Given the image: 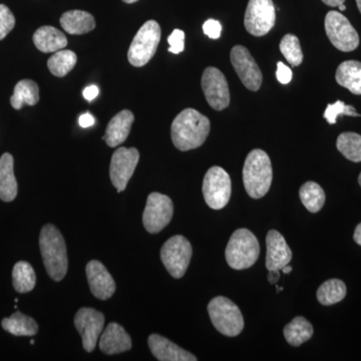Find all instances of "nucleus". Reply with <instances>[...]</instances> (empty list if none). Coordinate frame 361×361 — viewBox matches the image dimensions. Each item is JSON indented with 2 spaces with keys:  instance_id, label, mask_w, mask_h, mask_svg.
Masks as SVG:
<instances>
[{
  "instance_id": "43",
  "label": "nucleus",
  "mask_w": 361,
  "mask_h": 361,
  "mask_svg": "<svg viewBox=\"0 0 361 361\" xmlns=\"http://www.w3.org/2000/svg\"><path fill=\"white\" fill-rule=\"evenodd\" d=\"M353 239L358 245L361 246V223L356 227L355 235H353Z\"/></svg>"
},
{
  "instance_id": "22",
  "label": "nucleus",
  "mask_w": 361,
  "mask_h": 361,
  "mask_svg": "<svg viewBox=\"0 0 361 361\" xmlns=\"http://www.w3.org/2000/svg\"><path fill=\"white\" fill-rule=\"evenodd\" d=\"M18 196V182L13 171V157L6 153L0 158V199L11 202Z\"/></svg>"
},
{
  "instance_id": "36",
  "label": "nucleus",
  "mask_w": 361,
  "mask_h": 361,
  "mask_svg": "<svg viewBox=\"0 0 361 361\" xmlns=\"http://www.w3.org/2000/svg\"><path fill=\"white\" fill-rule=\"evenodd\" d=\"M185 32L180 30H175L168 37V42L170 44L169 51L172 54H180L185 49Z\"/></svg>"
},
{
  "instance_id": "15",
  "label": "nucleus",
  "mask_w": 361,
  "mask_h": 361,
  "mask_svg": "<svg viewBox=\"0 0 361 361\" xmlns=\"http://www.w3.org/2000/svg\"><path fill=\"white\" fill-rule=\"evenodd\" d=\"M104 316L94 308H80L75 316V326L82 339L87 353L96 348L97 339L103 334Z\"/></svg>"
},
{
  "instance_id": "13",
  "label": "nucleus",
  "mask_w": 361,
  "mask_h": 361,
  "mask_svg": "<svg viewBox=\"0 0 361 361\" xmlns=\"http://www.w3.org/2000/svg\"><path fill=\"white\" fill-rule=\"evenodd\" d=\"M230 59L242 84L249 90L257 92L262 85L263 75L248 49L242 45H236L232 49Z\"/></svg>"
},
{
  "instance_id": "26",
  "label": "nucleus",
  "mask_w": 361,
  "mask_h": 361,
  "mask_svg": "<svg viewBox=\"0 0 361 361\" xmlns=\"http://www.w3.org/2000/svg\"><path fill=\"white\" fill-rule=\"evenodd\" d=\"M39 85L32 80L18 82L14 87L13 96L11 97V106L16 110H20L25 104L35 106L39 103Z\"/></svg>"
},
{
  "instance_id": "4",
  "label": "nucleus",
  "mask_w": 361,
  "mask_h": 361,
  "mask_svg": "<svg viewBox=\"0 0 361 361\" xmlns=\"http://www.w3.org/2000/svg\"><path fill=\"white\" fill-rule=\"evenodd\" d=\"M260 245L255 235L248 229L236 230L228 242L225 256L228 265L235 270L248 269L255 264Z\"/></svg>"
},
{
  "instance_id": "27",
  "label": "nucleus",
  "mask_w": 361,
  "mask_h": 361,
  "mask_svg": "<svg viewBox=\"0 0 361 361\" xmlns=\"http://www.w3.org/2000/svg\"><path fill=\"white\" fill-rule=\"evenodd\" d=\"M313 336V326L302 316H297L285 326L284 336L292 346H300Z\"/></svg>"
},
{
  "instance_id": "38",
  "label": "nucleus",
  "mask_w": 361,
  "mask_h": 361,
  "mask_svg": "<svg viewBox=\"0 0 361 361\" xmlns=\"http://www.w3.org/2000/svg\"><path fill=\"white\" fill-rule=\"evenodd\" d=\"M276 78L278 82H281L282 85H287L291 82L292 71L282 61L277 63Z\"/></svg>"
},
{
  "instance_id": "24",
  "label": "nucleus",
  "mask_w": 361,
  "mask_h": 361,
  "mask_svg": "<svg viewBox=\"0 0 361 361\" xmlns=\"http://www.w3.org/2000/svg\"><path fill=\"white\" fill-rule=\"evenodd\" d=\"M337 84L345 87L353 94H361V63L346 61L337 68L336 75Z\"/></svg>"
},
{
  "instance_id": "19",
  "label": "nucleus",
  "mask_w": 361,
  "mask_h": 361,
  "mask_svg": "<svg viewBox=\"0 0 361 361\" xmlns=\"http://www.w3.org/2000/svg\"><path fill=\"white\" fill-rule=\"evenodd\" d=\"M149 348L160 361H196V356L180 348L166 337L152 334L148 339Z\"/></svg>"
},
{
  "instance_id": "32",
  "label": "nucleus",
  "mask_w": 361,
  "mask_h": 361,
  "mask_svg": "<svg viewBox=\"0 0 361 361\" xmlns=\"http://www.w3.org/2000/svg\"><path fill=\"white\" fill-rule=\"evenodd\" d=\"M77 54L71 51H59L47 61V66L52 75L58 78L66 77L77 65Z\"/></svg>"
},
{
  "instance_id": "5",
  "label": "nucleus",
  "mask_w": 361,
  "mask_h": 361,
  "mask_svg": "<svg viewBox=\"0 0 361 361\" xmlns=\"http://www.w3.org/2000/svg\"><path fill=\"white\" fill-rule=\"evenodd\" d=\"M208 313L214 327L223 336L235 337L244 329V319L241 311L229 298L218 296L208 305Z\"/></svg>"
},
{
  "instance_id": "12",
  "label": "nucleus",
  "mask_w": 361,
  "mask_h": 361,
  "mask_svg": "<svg viewBox=\"0 0 361 361\" xmlns=\"http://www.w3.org/2000/svg\"><path fill=\"white\" fill-rule=\"evenodd\" d=\"M202 89L207 103L216 111H223L230 104V92L222 71L209 66L202 75Z\"/></svg>"
},
{
  "instance_id": "6",
  "label": "nucleus",
  "mask_w": 361,
  "mask_h": 361,
  "mask_svg": "<svg viewBox=\"0 0 361 361\" xmlns=\"http://www.w3.org/2000/svg\"><path fill=\"white\" fill-rule=\"evenodd\" d=\"M160 40V25L155 20L145 23L135 35L128 51L130 65L137 68L146 66L155 56Z\"/></svg>"
},
{
  "instance_id": "48",
  "label": "nucleus",
  "mask_w": 361,
  "mask_h": 361,
  "mask_svg": "<svg viewBox=\"0 0 361 361\" xmlns=\"http://www.w3.org/2000/svg\"><path fill=\"white\" fill-rule=\"evenodd\" d=\"M358 183H360V185L361 187V173H360V177H358Z\"/></svg>"
},
{
  "instance_id": "46",
  "label": "nucleus",
  "mask_w": 361,
  "mask_h": 361,
  "mask_svg": "<svg viewBox=\"0 0 361 361\" xmlns=\"http://www.w3.org/2000/svg\"><path fill=\"white\" fill-rule=\"evenodd\" d=\"M356 4H357L358 9H360L361 13V0H356Z\"/></svg>"
},
{
  "instance_id": "16",
  "label": "nucleus",
  "mask_w": 361,
  "mask_h": 361,
  "mask_svg": "<svg viewBox=\"0 0 361 361\" xmlns=\"http://www.w3.org/2000/svg\"><path fill=\"white\" fill-rule=\"evenodd\" d=\"M87 282L92 295L99 300H108L116 292V282L103 263L92 260L85 267Z\"/></svg>"
},
{
  "instance_id": "23",
  "label": "nucleus",
  "mask_w": 361,
  "mask_h": 361,
  "mask_svg": "<svg viewBox=\"0 0 361 361\" xmlns=\"http://www.w3.org/2000/svg\"><path fill=\"white\" fill-rule=\"evenodd\" d=\"M61 25L70 35H84L94 30L96 20L87 11H70L61 16Z\"/></svg>"
},
{
  "instance_id": "31",
  "label": "nucleus",
  "mask_w": 361,
  "mask_h": 361,
  "mask_svg": "<svg viewBox=\"0 0 361 361\" xmlns=\"http://www.w3.org/2000/svg\"><path fill=\"white\" fill-rule=\"evenodd\" d=\"M337 149L348 160L360 163L361 161V135L356 133H342L337 137Z\"/></svg>"
},
{
  "instance_id": "33",
  "label": "nucleus",
  "mask_w": 361,
  "mask_h": 361,
  "mask_svg": "<svg viewBox=\"0 0 361 361\" xmlns=\"http://www.w3.org/2000/svg\"><path fill=\"white\" fill-rule=\"evenodd\" d=\"M279 47L281 54L291 66H298L302 63L303 52L298 37L295 35L290 33L284 35L283 39L280 42Z\"/></svg>"
},
{
  "instance_id": "2",
  "label": "nucleus",
  "mask_w": 361,
  "mask_h": 361,
  "mask_svg": "<svg viewBox=\"0 0 361 361\" xmlns=\"http://www.w3.org/2000/svg\"><path fill=\"white\" fill-rule=\"evenodd\" d=\"M39 248L47 274L54 281H61L68 273V251L65 239L56 226L47 224L42 227Z\"/></svg>"
},
{
  "instance_id": "40",
  "label": "nucleus",
  "mask_w": 361,
  "mask_h": 361,
  "mask_svg": "<svg viewBox=\"0 0 361 361\" xmlns=\"http://www.w3.org/2000/svg\"><path fill=\"white\" fill-rule=\"evenodd\" d=\"M99 94V87L97 85H90V87H85L84 90V97L85 99L87 101H92V99H96Z\"/></svg>"
},
{
  "instance_id": "47",
  "label": "nucleus",
  "mask_w": 361,
  "mask_h": 361,
  "mask_svg": "<svg viewBox=\"0 0 361 361\" xmlns=\"http://www.w3.org/2000/svg\"><path fill=\"white\" fill-rule=\"evenodd\" d=\"M339 9H341V11H344L346 9V6H344V4H341V6H339Z\"/></svg>"
},
{
  "instance_id": "10",
  "label": "nucleus",
  "mask_w": 361,
  "mask_h": 361,
  "mask_svg": "<svg viewBox=\"0 0 361 361\" xmlns=\"http://www.w3.org/2000/svg\"><path fill=\"white\" fill-rule=\"evenodd\" d=\"M174 214V204L166 195H149L146 208L142 214V224L151 234L161 232L167 227Z\"/></svg>"
},
{
  "instance_id": "20",
  "label": "nucleus",
  "mask_w": 361,
  "mask_h": 361,
  "mask_svg": "<svg viewBox=\"0 0 361 361\" xmlns=\"http://www.w3.org/2000/svg\"><path fill=\"white\" fill-rule=\"evenodd\" d=\"M135 116L132 111L123 110L116 114L106 127L104 140L111 148L120 146L129 137Z\"/></svg>"
},
{
  "instance_id": "18",
  "label": "nucleus",
  "mask_w": 361,
  "mask_h": 361,
  "mask_svg": "<svg viewBox=\"0 0 361 361\" xmlns=\"http://www.w3.org/2000/svg\"><path fill=\"white\" fill-rule=\"evenodd\" d=\"M132 348V339L123 326L118 323H110L102 334L99 349L104 355H114L126 353Z\"/></svg>"
},
{
  "instance_id": "21",
  "label": "nucleus",
  "mask_w": 361,
  "mask_h": 361,
  "mask_svg": "<svg viewBox=\"0 0 361 361\" xmlns=\"http://www.w3.org/2000/svg\"><path fill=\"white\" fill-rule=\"evenodd\" d=\"M33 42L40 51L49 54L65 49L68 39L61 30L54 26H42L33 35Z\"/></svg>"
},
{
  "instance_id": "44",
  "label": "nucleus",
  "mask_w": 361,
  "mask_h": 361,
  "mask_svg": "<svg viewBox=\"0 0 361 361\" xmlns=\"http://www.w3.org/2000/svg\"><path fill=\"white\" fill-rule=\"evenodd\" d=\"M281 271H282V272L285 273V274H288V273L291 272L292 267H291V266H289V264H288V265L284 266V267L282 268Z\"/></svg>"
},
{
  "instance_id": "25",
  "label": "nucleus",
  "mask_w": 361,
  "mask_h": 361,
  "mask_svg": "<svg viewBox=\"0 0 361 361\" xmlns=\"http://www.w3.org/2000/svg\"><path fill=\"white\" fill-rule=\"evenodd\" d=\"M6 331L16 336H32L39 331V325L33 318L16 312L11 317L4 318L1 322Z\"/></svg>"
},
{
  "instance_id": "8",
  "label": "nucleus",
  "mask_w": 361,
  "mask_h": 361,
  "mask_svg": "<svg viewBox=\"0 0 361 361\" xmlns=\"http://www.w3.org/2000/svg\"><path fill=\"white\" fill-rule=\"evenodd\" d=\"M202 190L207 205L214 210H221L231 198V178L224 169L215 166L206 173Z\"/></svg>"
},
{
  "instance_id": "28",
  "label": "nucleus",
  "mask_w": 361,
  "mask_h": 361,
  "mask_svg": "<svg viewBox=\"0 0 361 361\" xmlns=\"http://www.w3.org/2000/svg\"><path fill=\"white\" fill-rule=\"evenodd\" d=\"M13 287L20 293H27L35 288L37 275L30 263L20 261L14 265L13 270Z\"/></svg>"
},
{
  "instance_id": "29",
  "label": "nucleus",
  "mask_w": 361,
  "mask_h": 361,
  "mask_svg": "<svg viewBox=\"0 0 361 361\" xmlns=\"http://www.w3.org/2000/svg\"><path fill=\"white\" fill-rule=\"evenodd\" d=\"M300 200L311 213H317L325 203V193L322 187L315 182H307L299 191Z\"/></svg>"
},
{
  "instance_id": "9",
  "label": "nucleus",
  "mask_w": 361,
  "mask_h": 361,
  "mask_svg": "<svg viewBox=\"0 0 361 361\" xmlns=\"http://www.w3.org/2000/svg\"><path fill=\"white\" fill-rule=\"evenodd\" d=\"M325 32L330 42L338 51H355L360 45V37L348 18L337 11H329L325 18Z\"/></svg>"
},
{
  "instance_id": "39",
  "label": "nucleus",
  "mask_w": 361,
  "mask_h": 361,
  "mask_svg": "<svg viewBox=\"0 0 361 361\" xmlns=\"http://www.w3.org/2000/svg\"><path fill=\"white\" fill-rule=\"evenodd\" d=\"M78 123L82 128H90L94 125V118L90 114H84L78 118Z\"/></svg>"
},
{
  "instance_id": "37",
  "label": "nucleus",
  "mask_w": 361,
  "mask_h": 361,
  "mask_svg": "<svg viewBox=\"0 0 361 361\" xmlns=\"http://www.w3.org/2000/svg\"><path fill=\"white\" fill-rule=\"evenodd\" d=\"M203 32L211 39H218L222 32V25L218 20H208L203 25Z\"/></svg>"
},
{
  "instance_id": "7",
  "label": "nucleus",
  "mask_w": 361,
  "mask_h": 361,
  "mask_svg": "<svg viewBox=\"0 0 361 361\" xmlns=\"http://www.w3.org/2000/svg\"><path fill=\"white\" fill-rule=\"evenodd\" d=\"M192 254L193 249L189 240L180 235H176L161 247V262L171 276L180 279L187 272Z\"/></svg>"
},
{
  "instance_id": "35",
  "label": "nucleus",
  "mask_w": 361,
  "mask_h": 361,
  "mask_svg": "<svg viewBox=\"0 0 361 361\" xmlns=\"http://www.w3.org/2000/svg\"><path fill=\"white\" fill-rule=\"evenodd\" d=\"M16 25V18L11 9L4 4H0V40L4 39Z\"/></svg>"
},
{
  "instance_id": "34",
  "label": "nucleus",
  "mask_w": 361,
  "mask_h": 361,
  "mask_svg": "<svg viewBox=\"0 0 361 361\" xmlns=\"http://www.w3.org/2000/svg\"><path fill=\"white\" fill-rule=\"evenodd\" d=\"M339 116H361L360 114L356 113L355 106H348V104H344L342 101H337L334 104H329L324 111V115H323L325 120L330 125H334Z\"/></svg>"
},
{
  "instance_id": "11",
  "label": "nucleus",
  "mask_w": 361,
  "mask_h": 361,
  "mask_svg": "<svg viewBox=\"0 0 361 361\" xmlns=\"http://www.w3.org/2000/svg\"><path fill=\"white\" fill-rule=\"evenodd\" d=\"M276 14L272 0H249L244 25L254 37L267 35L275 25Z\"/></svg>"
},
{
  "instance_id": "45",
  "label": "nucleus",
  "mask_w": 361,
  "mask_h": 361,
  "mask_svg": "<svg viewBox=\"0 0 361 361\" xmlns=\"http://www.w3.org/2000/svg\"><path fill=\"white\" fill-rule=\"evenodd\" d=\"M126 4H134V2H137V0H123Z\"/></svg>"
},
{
  "instance_id": "3",
  "label": "nucleus",
  "mask_w": 361,
  "mask_h": 361,
  "mask_svg": "<svg viewBox=\"0 0 361 361\" xmlns=\"http://www.w3.org/2000/svg\"><path fill=\"white\" fill-rule=\"evenodd\" d=\"M273 179L269 156L262 149H253L247 156L243 168V183L247 194L261 199L268 193Z\"/></svg>"
},
{
  "instance_id": "41",
  "label": "nucleus",
  "mask_w": 361,
  "mask_h": 361,
  "mask_svg": "<svg viewBox=\"0 0 361 361\" xmlns=\"http://www.w3.org/2000/svg\"><path fill=\"white\" fill-rule=\"evenodd\" d=\"M280 279V270L273 269L269 270V275H268V280L271 284H275Z\"/></svg>"
},
{
  "instance_id": "30",
  "label": "nucleus",
  "mask_w": 361,
  "mask_h": 361,
  "mask_svg": "<svg viewBox=\"0 0 361 361\" xmlns=\"http://www.w3.org/2000/svg\"><path fill=\"white\" fill-rule=\"evenodd\" d=\"M345 296V284L339 279L327 280L317 290L318 301L325 306L341 302Z\"/></svg>"
},
{
  "instance_id": "14",
  "label": "nucleus",
  "mask_w": 361,
  "mask_h": 361,
  "mask_svg": "<svg viewBox=\"0 0 361 361\" xmlns=\"http://www.w3.org/2000/svg\"><path fill=\"white\" fill-rule=\"evenodd\" d=\"M139 160L140 153L135 148H120L114 153L111 160L110 177L118 193L125 191Z\"/></svg>"
},
{
  "instance_id": "1",
  "label": "nucleus",
  "mask_w": 361,
  "mask_h": 361,
  "mask_svg": "<svg viewBox=\"0 0 361 361\" xmlns=\"http://www.w3.org/2000/svg\"><path fill=\"white\" fill-rule=\"evenodd\" d=\"M210 121L194 109H186L176 116L171 127L174 146L182 152L199 148L210 133Z\"/></svg>"
},
{
  "instance_id": "17",
  "label": "nucleus",
  "mask_w": 361,
  "mask_h": 361,
  "mask_svg": "<svg viewBox=\"0 0 361 361\" xmlns=\"http://www.w3.org/2000/svg\"><path fill=\"white\" fill-rule=\"evenodd\" d=\"M267 255H266V268L268 270H281L288 265L292 259V251L284 237L276 230H270L266 237Z\"/></svg>"
},
{
  "instance_id": "42",
  "label": "nucleus",
  "mask_w": 361,
  "mask_h": 361,
  "mask_svg": "<svg viewBox=\"0 0 361 361\" xmlns=\"http://www.w3.org/2000/svg\"><path fill=\"white\" fill-rule=\"evenodd\" d=\"M323 4L331 7H336L344 4L345 0H322Z\"/></svg>"
}]
</instances>
